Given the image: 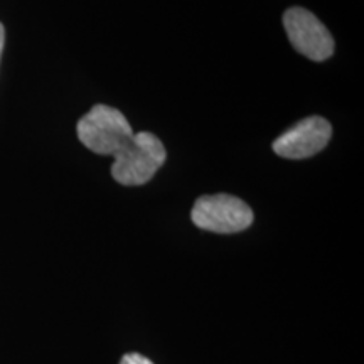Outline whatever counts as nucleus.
<instances>
[{
	"label": "nucleus",
	"mask_w": 364,
	"mask_h": 364,
	"mask_svg": "<svg viewBox=\"0 0 364 364\" xmlns=\"http://www.w3.org/2000/svg\"><path fill=\"white\" fill-rule=\"evenodd\" d=\"M112 177L122 186H142L166 162V149L157 135L139 132L115 154Z\"/></svg>",
	"instance_id": "f257e3e1"
},
{
	"label": "nucleus",
	"mask_w": 364,
	"mask_h": 364,
	"mask_svg": "<svg viewBox=\"0 0 364 364\" xmlns=\"http://www.w3.org/2000/svg\"><path fill=\"white\" fill-rule=\"evenodd\" d=\"M134 136L124 113L107 105H95L78 122V139L98 156H115Z\"/></svg>",
	"instance_id": "f03ea898"
},
{
	"label": "nucleus",
	"mask_w": 364,
	"mask_h": 364,
	"mask_svg": "<svg viewBox=\"0 0 364 364\" xmlns=\"http://www.w3.org/2000/svg\"><path fill=\"white\" fill-rule=\"evenodd\" d=\"M191 220L198 228L213 233H238L253 223V211L247 203L230 194L203 196L196 201Z\"/></svg>",
	"instance_id": "7ed1b4c3"
},
{
	"label": "nucleus",
	"mask_w": 364,
	"mask_h": 364,
	"mask_svg": "<svg viewBox=\"0 0 364 364\" xmlns=\"http://www.w3.org/2000/svg\"><path fill=\"white\" fill-rule=\"evenodd\" d=\"M284 27L295 51L312 61H326L334 54L331 33L307 9L290 7L284 14Z\"/></svg>",
	"instance_id": "20e7f679"
},
{
	"label": "nucleus",
	"mask_w": 364,
	"mask_h": 364,
	"mask_svg": "<svg viewBox=\"0 0 364 364\" xmlns=\"http://www.w3.org/2000/svg\"><path fill=\"white\" fill-rule=\"evenodd\" d=\"M332 127L322 117H307L289 130H285L272 144L273 152L284 159H309L321 152L329 144Z\"/></svg>",
	"instance_id": "39448f33"
},
{
	"label": "nucleus",
	"mask_w": 364,
	"mask_h": 364,
	"mask_svg": "<svg viewBox=\"0 0 364 364\" xmlns=\"http://www.w3.org/2000/svg\"><path fill=\"white\" fill-rule=\"evenodd\" d=\"M120 364H154L150 361L149 358L142 356V354L139 353H130V354H125L124 358H122Z\"/></svg>",
	"instance_id": "423d86ee"
},
{
	"label": "nucleus",
	"mask_w": 364,
	"mask_h": 364,
	"mask_svg": "<svg viewBox=\"0 0 364 364\" xmlns=\"http://www.w3.org/2000/svg\"><path fill=\"white\" fill-rule=\"evenodd\" d=\"M4 43H6V31H4V26L0 24V56H2L4 51Z\"/></svg>",
	"instance_id": "0eeeda50"
}]
</instances>
